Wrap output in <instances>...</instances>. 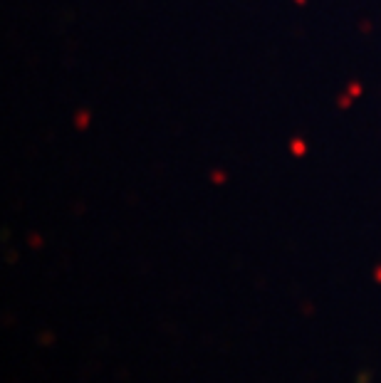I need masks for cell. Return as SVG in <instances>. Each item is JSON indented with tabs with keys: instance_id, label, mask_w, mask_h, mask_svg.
<instances>
[{
	"instance_id": "6da1fadb",
	"label": "cell",
	"mask_w": 381,
	"mask_h": 383,
	"mask_svg": "<svg viewBox=\"0 0 381 383\" xmlns=\"http://www.w3.org/2000/svg\"><path fill=\"white\" fill-rule=\"evenodd\" d=\"M292 151H295L297 156H299V154H305V143H302V141H292Z\"/></svg>"
},
{
	"instance_id": "7a4b0ae2",
	"label": "cell",
	"mask_w": 381,
	"mask_h": 383,
	"mask_svg": "<svg viewBox=\"0 0 381 383\" xmlns=\"http://www.w3.org/2000/svg\"><path fill=\"white\" fill-rule=\"evenodd\" d=\"M85 121H87V114L82 112V114H79V121H77V126H85Z\"/></svg>"
},
{
	"instance_id": "3957f363",
	"label": "cell",
	"mask_w": 381,
	"mask_h": 383,
	"mask_svg": "<svg viewBox=\"0 0 381 383\" xmlns=\"http://www.w3.org/2000/svg\"><path fill=\"white\" fill-rule=\"evenodd\" d=\"M376 282H381V267L376 270Z\"/></svg>"
},
{
	"instance_id": "277c9868",
	"label": "cell",
	"mask_w": 381,
	"mask_h": 383,
	"mask_svg": "<svg viewBox=\"0 0 381 383\" xmlns=\"http://www.w3.org/2000/svg\"><path fill=\"white\" fill-rule=\"evenodd\" d=\"M297 3H305V0H297Z\"/></svg>"
}]
</instances>
